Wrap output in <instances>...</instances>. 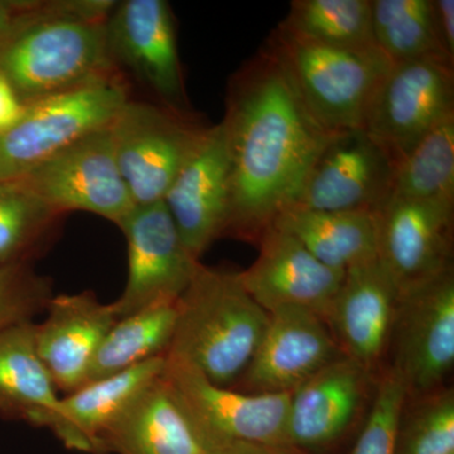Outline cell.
<instances>
[{"instance_id":"1","label":"cell","mask_w":454,"mask_h":454,"mask_svg":"<svg viewBox=\"0 0 454 454\" xmlns=\"http://www.w3.org/2000/svg\"><path fill=\"white\" fill-rule=\"evenodd\" d=\"M221 125L231 172L225 236L258 244L277 217L297 203L333 134L310 114L267 44L230 79Z\"/></svg>"},{"instance_id":"2","label":"cell","mask_w":454,"mask_h":454,"mask_svg":"<svg viewBox=\"0 0 454 454\" xmlns=\"http://www.w3.org/2000/svg\"><path fill=\"white\" fill-rule=\"evenodd\" d=\"M114 2H61L0 49V74L23 104L119 76L106 20Z\"/></svg>"},{"instance_id":"3","label":"cell","mask_w":454,"mask_h":454,"mask_svg":"<svg viewBox=\"0 0 454 454\" xmlns=\"http://www.w3.org/2000/svg\"><path fill=\"white\" fill-rule=\"evenodd\" d=\"M269 321L239 280L238 273L206 267L176 303V324L166 357L199 370L208 380L231 387L240 380Z\"/></svg>"},{"instance_id":"4","label":"cell","mask_w":454,"mask_h":454,"mask_svg":"<svg viewBox=\"0 0 454 454\" xmlns=\"http://www.w3.org/2000/svg\"><path fill=\"white\" fill-rule=\"evenodd\" d=\"M267 46L288 71L316 121L330 133L363 129L367 110L391 64L379 50L316 43L278 25Z\"/></svg>"},{"instance_id":"5","label":"cell","mask_w":454,"mask_h":454,"mask_svg":"<svg viewBox=\"0 0 454 454\" xmlns=\"http://www.w3.org/2000/svg\"><path fill=\"white\" fill-rule=\"evenodd\" d=\"M121 77L27 104L20 121L0 134V181H18L77 140L109 127L127 101Z\"/></svg>"},{"instance_id":"6","label":"cell","mask_w":454,"mask_h":454,"mask_svg":"<svg viewBox=\"0 0 454 454\" xmlns=\"http://www.w3.org/2000/svg\"><path fill=\"white\" fill-rule=\"evenodd\" d=\"M208 128L191 121L184 110L130 98L121 106L110 131L116 163L134 205L163 201Z\"/></svg>"},{"instance_id":"7","label":"cell","mask_w":454,"mask_h":454,"mask_svg":"<svg viewBox=\"0 0 454 454\" xmlns=\"http://www.w3.org/2000/svg\"><path fill=\"white\" fill-rule=\"evenodd\" d=\"M454 116V62L424 59L391 65L367 110L363 129L394 162Z\"/></svg>"},{"instance_id":"8","label":"cell","mask_w":454,"mask_h":454,"mask_svg":"<svg viewBox=\"0 0 454 454\" xmlns=\"http://www.w3.org/2000/svg\"><path fill=\"white\" fill-rule=\"evenodd\" d=\"M14 182L59 214L90 212L116 226L136 207L116 163L110 125Z\"/></svg>"},{"instance_id":"9","label":"cell","mask_w":454,"mask_h":454,"mask_svg":"<svg viewBox=\"0 0 454 454\" xmlns=\"http://www.w3.org/2000/svg\"><path fill=\"white\" fill-rule=\"evenodd\" d=\"M164 378L197 426L217 446L288 447L286 418L292 394H252L220 387L195 367L168 357Z\"/></svg>"},{"instance_id":"10","label":"cell","mask_w":454,"mask_h":454,"mask_svg":"<svg viewBox=\"0 0 454 454\" xmlns=\"http://www.w3.org/2000/svg\"><path fill=\"white\" fill-rule=\"evenodd\" d=\"M128 245V279L112 306L119 318L155 304L176 303L200 260L182 243L163 201L136 206L118 226Z\"/></svg>"},{"instance_id":"11","label":"cell","mask_w":454,"mask_h":454,"mask_svg":"<svg viewBox=\"0 0 454 454\" xmlns=\"http://www.w3.org/2000/svg\"><path fill=\"white\" fill-rule=\"evenodd\" d=\"M391 340L408 396L441 389L454 364L453 269L400 295Z\"/></svg>"},{"instance_id":"12","label":"cell","mask_w":454,"mask_h":454,"mask_svg":"<svg viewBox=\"0 0 454 454\" xmlns=\"http://www.w3.org/2000/svg\"><path fill=\"white\" fill-rule=\"evenodd\" d=\"M373 214L376 255L399 297L453 269L454 201L389 200Z\"/></svg>"},{"instance_id":"13","label":"cell","mask_w":454,"mask_h":454,"mask_svg":"<svg viewBox=\"0 0 454 454\" xmlns=\"http://www.w3.org/2000/svg\"><path fill=\"white\" fill-rule=\"evenodd\" d=\"M395 162L364 129L342 131L318 155L294 206L376 212L391 197Z\"/></svg>"},{"instance_id":"14","label":"cell","mask_w":454,"mask_h":454,"mask_svg":"<svg viewBox=\"0 0 454 454\" xmlns=\"http://www.w3.org/2000/svg\"><path fill=\"white\" fill-rule=\"evenodd\" d=\"M342 356L324 318L301 307H280L269 312L262 339L238 382L245 393L292 394Z\"/></svg>"},{"instance_id":"15","label":"cell","mask_w":454,"mask_h":454,"mask_svg":"<svg viewBox=\"0 0 454 454\" xmlns=\"http://www.w3.org/2000/svg\"><path fill=\"white\" fill-rule=\"evenodd\" d=\"M116 67L124 66L166 106L184 110V83L175 20L164 0L115 3L106 20Z\"/></svg>"},{"instance_id":"16","label":"cell","mask_w":454,"mask_h":454,"mask_svg":"<svg viewBox=\"0 0 454 454\" xmlns=\"http://www.w3.org/2000/svg\"><path fill=\"white\" fill-rule=\"evenodd\" d=\"M255 262L238 278L262 309L301 307L327 322L345 273L322 264L291 232L271 225L259 240Z\"/></svg>"},{"instance_id":"17","label":"cell","mask_w":454,"mask_h":454,"mask_svg":"<svg viewBox=\"0 0 454 454\" xmlns=\"http://www.w3.org/2000/svg\"><path fill=\"white\" fill-rule=\"evenodd\" d=\"M231 172L221 122L208 128L201 145L164 196L188 252L200 260L229 223Z\"/></svg>"},{"instance_id":"18","label":"cell","mask_w":454,"mask_h":454,"mask_svg":"<svg viewBox=\"0 0 454 454\" xmlns=\"http://www.w3.org/2000/svg\"><path fill=\"white\" fill-rule=\"evenodd\" d=\"M118 321L112 303L92 292L53 295L46 319L35 324V348L57 389L67 394L88 380L90 367L101 342Z\"/></svg>"},{"instance_id":"19","label":"cell","mask_w":454,"mask_h":454,"mask_svg":"<svg viewBox=\"0 0 454 454\" xmlns=\"http://www.w3.org/2000/svg\"><path fill=\"white\" fill-rule=\"evenodd\" d=\"M399 293L379 259L348 269L327 325L345 356L372 372L393 333Z\"/></svg>"},{"instance_id":"20","label":"cell","mask_w":454,"mask_h":454,"mask_svg":"<svg viewBox=\"0 0 454 454\" xmlns=\"http://www.w3.org/2000/svg\"><path fill=\"white\" fill-rule=\"evenodd\" d=\"M370 372L348 356L340 357L292 393L286 444L309 454L342 437L365 399Z\"/></svg>"},{"instance_id":"21","label":"cell","mask_w":454,"mask_h":454,"mask_svg":"<svg viewBox=\"0 0 454 454\" xmlns=\"http://www.w3.org/2000/svg\"><path fill=\"white\" fill-rule=\"evenodd\" d=\"M166 369V355L88 382L61 397L50 430L68 450L106 454L110 430Z\"/></svg>"},{"instance_id":"22","label":"cell","mask_w":454,"mask_h":454,"mask_svg":"<svg viewBox=\"0 0 454 454\" xmlns=\"http://www.w3.org/2000/svg\"><path fill=\"white\" fill-rule=\"evenodd\" d=\"M219 448L179 402L164 372L106 439V453L214 454Z\"/></svg>"},{"instance_id":"23","label":"cell","mask_w":454,"mask_h":454,"mask_svg":"<svg viewBox=\"0 0 454 454\" xmlns=\"http://www.w3.org/2000/svg\"><path fill=\"white\" fill-rule=\"evenodd\" d=\"M35 327L0 334V415L50 428L62 396L35 348Z\"/></svg>"},{"instance_id":"24","label":"cell","mask_w":454,"mask_h":454,"mask_svg":"<svg viewBox=\"0 0 454 454\" xmlns=\"http://www.w3.org/2000/svg\"><path fill=\"white\" fill-rule=\"evenodd\" d=\"M294 235L322 264L334 270L378 258L375 214L366 211H317L292 206L274 221Z\"/></svg>"},{"instance_id":"25","label":"cell","mask_w":454,"mask_h":454,"mask_svg":"<svg viewBox=\"0 0 454 454\" xmlns=\"http://www.w3.org/2000/svg\"><path fill=\"white\" fill-rule=\"evenodd\" d=\"M176 303L155 304L119 318L101 342L85 384L164 356L175 331Z\"/></svg>"},{"instance_id":"26","label":"cell","mask_w":454,"mask_h":454,"mask_svg":"<svg viewBox=\"0 0 454 454\" xmlns=\"http://www.w3.org/2000/svg\"><path fill=\"white\" fill-rule=\"evenodd\" d=\"M376 47L391 65L450 59L439 40L432 0H372Z\"/></svg>"},{"instance_id":"27","label":"cell","mask_w":454,"mask_h":454,"mask_svg":"<svg viewBox=\"0 0 454 454\" xmlns=\"http://www.w3.org/2000/svg\"><path fill=\"white\" fill-rule=\"evenodd\" d=\"M280 25L325 46L378 50L372 35V0H293Z\"/></svg>"},{"instance_id":"28","label":"cell","mask_w":454,"mask_h":454,"mask_svg":"<svg viewBox=\"0 0 454 454\" xmlns=\"http://www.w3.org/2000/svg\"><path fill=\"white\" fill-rule=\"evenodd\" d=\"M390 200L454 201V116L397 160Z\"/></svg>"},{"instance_id":"29","label":"cell","mask_w":454,"mask_h":454,"mask_svg":"<svg viewBox=\"0 0 454 454\" xmlns=\"http://www.w3.org/2000/svg\"><path fill=\"white\" fill-rule=\"evenodd\" d=\"M62 216L17 182L0 181V264L31 262Z\"/></svg>"},{"instance_id":"30","label":"cell","mask_w":454,"mask_h":454,"mask_svg":"<svg viewBox=\"0 0 454 454\" xmlns=\"http://www.w3.org/2000/svg\"><path fill=\"white\" fill-rule=\"evenodd\" d=\"M395 454H454V393L438 389L406 397Z\"/></svg>"},{"instance_id":"31","label":"cell","mask_w":454,"mask_h":454,"mask_svg":"<svg viewBox=\"0 0 454 454\" xmlns=\"http://www.w3.org/2000/svg\"><path fill=\"white\" fill-rule=\"evenodd\" d=\"M53 295L51 280L35 273L31 262L0 264V334L33 322Z\"/></svg>"},{"instance_id":"32","label":"cell","mask_w":454,"mask_h":454,"mask_svg":"<svg viewBox=\"0 0 454 454\" xmlns=\"http://www.w3.org/2000/svg\"><path fill=\"white\" fill-rule=\"evenodd\" d=\"M406 397L402 376L390 367L379 381L369 418L351 454H395L397 426Z\"/></svg>"},{"instance_id":"33","label":"cell","mask_w":454,"mask_h":454,"mask_svg":"<svg viewBox=\"0 0 454 454\" xmlns=\"http://www.w3.org/2000/svg\"><path fill=\"white\" fill-rule=\"evenodd\" d=\"M59 2H2L0 0V43L35 20L49 16Z\"/></svg>"},{"instance_id":"34","label":"cell","mask_w":454,"mask_h":454,"mask_svg":"<svg viewBox=\"0 0 454 454\" xmlns=\"http://www.w3.org/2000/svg\"><path fill=\"white\" fill-rule=\"evenodd\" d=\"M26 106L8 82L4 74H0V134L13 128L22 118Z\"/></svg>"},{"instance_id":"35","label":"cell","mask_w":454,"mask_h":454,"mask_svg":"<svg viewBox=\"0 0 454 454\" xmlns=\"http://www.w3.org/2000/svg\"><path fill=\"white\" fill-rule=\"evenodd\" d=\"M439 40L454 59V0H432Z\"/></svg>"},{"instance_id":"36","label":"cell","mask_w":454,"mask_h":454,"mask_svg":"<svg viewBox=\"0 0 454 454\" xmlns=\"http://www.w3.org/2000/svg\"><path fill=\"white\" fill-rule=\"evenodd\" d=\"M214 454H307L289 447L260 446L235 443L219 448Z\"/></svg>"},{"instance_id":"37","label":"cell","mask_w":454,"mask_h":454,"mask_svg":"<svg viewBox=\"0 0 454 454\" xmlns=\"http://www.w3.org/2000/svg\"><path fill=\"white\" fill-rule=\"evenodd\" d=\"M2 46H4V43H0V49H2Z\"/></svg>"}]
</instances>
